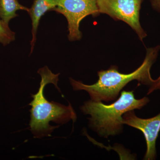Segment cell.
<instances>
[{"mask_svg": "<svg viewBox=\"0 0 160 160\" xmlns=\"http://www.w3.org/2000/svg\"><path fill=\"white\" fill-rule=\"evenodd\" d=\"M29 9L20 4L18 0H0V19L9 24L10 20L18 16L16 13L18 10L28 12Z\"/></svg>", "mask_w": 160, "mask_h": 160, "instance_id": "ba28073f", "label": "cell"}, {"mask_svg": "<svg viewBox=\"0 0 160 160\" xmlns=\"http://www.w3.org/2000/svg\"><path fill=\"white\" fill-rule=\"evenodd\" d=\"M160 49V46L147 48L142 64L135 71L129 74L121 73L117 66H112L107 70L99 71L98 80L92 85H85L71 78L70 83L75 91L87 92L92 101L102 102L114 101L123 88L133 80L138 81V85L151 86L154 80L151 78L150 69L156 60Z\"/></svg>", "mask_w": 160, "mask_h": 160, "instance_id": "6da1fadb", "label": "cell"}, {"mask_svg": "<svg viewBox=\"0 0 160 160\" xmlns=\"http://www.w3.org/2000/svg\"><path fill=\"white\" fill-rule=\"evenodd\" d=\"M157 90H160V76L156 80H154L153 82L150 86L147 95H149Z\"/></svg>", "mask_w": 160, "mask_h": 160, "instance_id": "30bf717a", "label": "cell"}, {"mask_svg": "<svg viewBox=\"0 0 160 160\" xmlns=\"http://www.w3.org/2000/svg\"><path fill=\"white\" fill-rule=\"evenodd\" d=\"M151 3L153 9L160 12V0H151Z\"/></svg>", "mask_w": 160, "mask_h": 160, "instance_id": "8fae6325", "label": "cell"}, {"mask_svg": "<svg viewBox=\"0 0 160 160\" xmlns=\"http://www.w3.org/2000/svg\"><path fill=\"white\" fill-rule=\"evenodd\" d=\"M149 102L147 97L137 99L133 91H123L119 98L110 105L90 100L85 102L81 109L84 114L90 115V128L102 137L107 138L122 132L124 125L123 114L129 111L141 109Z\"/></svg>", "mask_w": 160, "mask_h": 160, "instance_id": "3957f363", "label": "cell"}, {"mask_svg": "<svg viewBox=\"0 0 160 160\" xmlns=\"http://www.w3.org/2000/svg\"><path fill=\"white\" fill-rule=\"evenodd\" d=\"M53 11L63 14L67 19L70 41L81 39L80 23L84 18L90 15L95 17L100 13L97 0H59Z\"/></svg>", "mask_w": 160, "mask_h": 160, "instance_id": "5b68a950", "label": "cell"}, {"mask_svg": "<svg viewBox=\"0 0 160 160\" xmlns=\"http://www.w3.org/2000/svg\"><path fill=\"white\" fill-rule=\"evenodd\" d=\"M38 73L42 79L37 93L31 95L32 100L29 104L31 106L29 125L34 137L42 138L50 136L54 129L59 127L49 125L50 122L61 125L70 120L74 122L77 115L70 103L66 106L53 101L49 102L45 97L44 90L47 84H53L61 92L58 86L60 73L54 74L47 66L39 69Z\"/></svg>", "mask_w": 160, "mask_h": 160, "instance_id": "7a4b0ae2", "label": "cell"}, {"mask_svg": "<svg viewBox=\"0 0 160 160\" xmlns=\"http://www.w3.org/2000/svg\"><path fill=\"white\" fill-rule=\"evenodd\" d=\"M142 0H97L99 12L114 19L127 23L136 32L141 41L147 36L140 22Z\"/></svg>", "mask_w": 160, "mask_h": 160, "instance_id": "277c9868", "label": "cell"}, {"mask_svg": "<svg viewBox=\"0 0 160 160\" xmlns=\"http://www.w3.org/2000/svg\"><path fill=\"white\" fill-rule=\"evenodd\" d=\"M15 39V33L9 28V24L0 19V43L6 46Z\"/></svg>", "mask_w": 160, "mask_h": 160, "instance_id": "9c48e42d", "label": "cell"}, {"mask_svg": "<svg viewBox=\"0 0 160 160\" xmlns=\"http://www.w3.org/2000/svg\"><path fill=\"white\" fill-rule=\"evenodd\" d=\"M122 118L123 124L138 129L144 134L147 146L144 160L155 159L156 142L160 131V113L150 118L143 119L138 117L131 110L123 114Z\"/></svg>", "mask_w": 160, "mask_h": 160, "instance_id": "8992f818", "label": "cell"}, {"mask_svg": "<svg viewBox=\"0 0 160 160\" xmlns=\"http://www.w3.org/2000/svg\"><path fill=\"white\" fill-rule=\"evenodd\" d=\"M59 0H34L31 8L27 12L32 21V38L30 42L31 52L33 51L36 41V35L41 18L47 12L53 11L57 6Z\"/></svg>", "mask_w": 160, "mask_h": 160, "instance_id": "52a82bcc", "label": "cell"}]
</instances>
